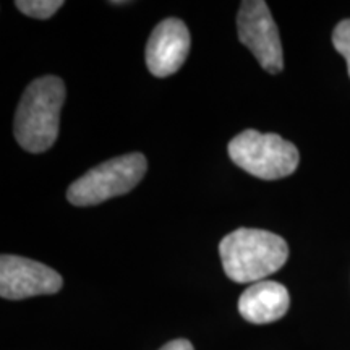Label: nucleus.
Listing matches in <instances>:
<instances>
[{
    "instance_id": "20e7f679",
    "label": "nucleus",
    "mask_w": 350,
    "mask_h": 350,
    "mask_svg": "<svg viewBox=\"0 0 350 350\" xmlns=\"http://www.w3.org/2000/svg\"><path fill=\"white\" fill-rule=\"evenodd\" d=\"M148 161L142 152L113 157L90 169L68 187L67 198L73 206H96L122 196L142 182Z\"/></svg>"
},
{
    "instance_id": "0eeeda50",
    "label": "nucleus",
    "mask_w": 350,
    "mask_h": 350,
    "mask_svg": "<svg viewBox=\"0 0 350 350\" xmlns=\"http://www.w3.org/2000/svg\"><path fill=\"white\" fill-rule=\"evenodd\" d=\"M190 31L178 18H165L156 26L146 44L148 70L157 78L178 72L190 52Z\"/></svg>"
},
{
    "instance_id": "f03ea898",
    "label": "nucleus",
    "mask_w": 350,
    "mask_h": 350,
    "mask_svg": "<svg viewBox=\"0 0 350 350\" xmlns=\"http://www.w3.org/2000/svg\"><path fill=\"white\" fill-rule=\"evenodd\" d=\"M219 255L227 278L239 284H255L286 265L288 247L273 232L240 227L221 240Z\"/></svg>"
},
{
    "instance_id": "423d86ee",
    "label": "nucleus",
    "mask_w": 350,
    "mask_h": 350,
    "mask_svg": "<svg viewBox=\"0 0 350 350\" xmlns=\"http://www.w3.org/2000/svg\"><path fill=\"white\" fill-rule=\"evenodd\" d=\"M62 275L42 262L29 258L0 256V295L7 300H23L52 295L62 288Z\"/></svg>"
},
{
    "instance_id": "9b49d317",
    "label": "nucleus",
    "mask_w": 350,
    "mask_h": 350,
    "mask_svg": "<svg viewBox=\"0 0 350 350\" xmlns=\"http://www.w3.org/2000/svg\"><path fill=\"white\" fill-rule=\"evenodd\" d=\"M159 350H195L190 340L187 339H175L163 345Z\"/></svg>"
},
{
    "instance_id": "f257e3e1",
    "label": "nucleus",
    "mask_w": 350,
    "mask_h": 350,
    "mask_svg": "<svg viewBox=\"0 0 350 350\" xmlns=\"http://www.w3.org/2000/svg\"><path fill=\"white\" fill-rule=\"evenodd\" d=\"M65 96V83L59 77L47 75L29 83L16 107L13 125L16 142L25 151L38 154L54 146Z\"/></svg>"
},
{
    "instance_id": "39448f33",
    "label": "nucleus",
    "mask_w": 350,
    "mask_h": 350,
    "mask_svg": "<svg viewBox=\"0 0 350 350\" xmlns=\"http://www.w3.org/2000/svg\"><path fill=\"white\" fill-rule=\"evenodd\" d=\"M239 39L268 73H281L284 55L281 38L268 5L262 0H245L237 15Z\"/></svg>"
},
{
    "instance_id": "9d476101",
    "label": "nucleus",
    "mask_w": 350,
    "mask_h": 350,
    "mask_svg": "<svg viewBox=\"0 0 350 350\" xmlns=\"http://www.w3.org/2000/svg\"><path fill=\"white\" fill-rule=\"evenodd\" d=\"M332 44H334L336 51L347 60L349 77H350V18L342 20L334 28L332 33Z\"/></svg>"
},
{
    "instance_id": "1a4fd4ad",
    "label": "nucleus",
    "mask_w": 350,
    "mask_h": 350,
    "mask_svg": "<svg viewBox=\"0 0 350 350\" xmlns=\"http://www.w3.org/2000/svg\"><path fill=\"white\" fill-rule=\"evenodd\" d=\"M15 5L25 15L39 20H47L60 7H64V2L62 0H16Z\"/></svg>"
},
{
    "instance_id": "6e6552de",
    "label": "nucleus",
    "mask_w": 350,
    "mask_h": 350,
    "mask_svg": "<svg viewBox=\"0 0 350 350\" xmlns=\"http://www.w3.org/2000/svg\"><path fill=\"white\" fill-rule=\"evenodd\" d=\"M291 305L287 288L274 281L252 284L239 299V312L253 325H266L281 319Z\"/></svg>"
},
{
    "instance_id": "7ed1b4c3",
    "label": "nucleus",
    "mask_w": 350,
    "mask_h": 350,
    "mask_svg": "<svg viewBox=\"0 0 350 350\" xmlns=\"http://www.w3.org/2000/svg\"><path fill=\"white\" fill-rule=\"evenodd\" d=\"M232 163L253 177L278 180L292 175L299 167L300 154L295 144L275 133L245 130L229 143Z\"/></svg>"
}]
</instances>
